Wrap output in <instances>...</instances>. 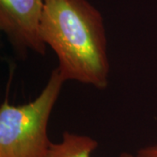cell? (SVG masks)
<instances>
[{
    "label": "cell",
    "mask_w": 157,
    "mask_h": 157,
    "mask_svg": "<svg viewBox=\"0 0 157 157\" xmlns=\"http://www.w3.org/2000/svg\"><path fill=\"white\" fill-rule=\"evenodd\" d=\"M43 42L56 54L65 81L104 90L110 63L103 17L87 0H44L40 23Z\"/></svg>",
    "instance_id": "cell-1"
},
{
    "label": "cell",
    "mask_w": 157,
    "mask_h": 157,
    "mask_svg": "<svg viewBox=\"0 0 157 157\" xmlns=\"http://www.w3.org/2000/svg\"><path fill=\"white\" fill-rule=\"evenodd\" d=\"M63 79L54 68L33 101L0 106V157H45L52 143L48 136L51 113L60 95Z\"/></svg>",
    "instance_id": "cell-2"
},
{
    "label": "cell",
    "mask_w": 157,
    "mask_h": 157,
    "mask_svg": "<svg viewBox=\"0 0 157 157\" xmlns=\"http://www.w3.org/2000/svg\"><path fill=\"white\" fill-rule=\"evenodd\" d=\"M43 10L44 0H0V29L21 56L29 51L45 53L40 34Z\"/></svg>",
    "instance_id": "cell-3"
},
{
    "label": "cell",
    "mask_w": 157,
    "mask_h": 157,
    "mask_svg": "<svg viewBox=\"0 0 157 157\" xmlns=\"http://www.w3.org/2000/svg\"><path fill=\"white\" fill-rule=\"evenodd\" d=\"M98 146V141L91 136L65 131L61 141L52 142L45 157H91Z\"/></svg>",
    "instance_id": "cell-4"
},
{
    "label": "cell",
    "mask_w": 157,
    "mask_h": 157,
    "mask_svg": "<svg viewBox=\"0 0 157 157\" xmlns=\"http://www.w3.org/2000/svg\"><path fill=\"white\" fill-rule=\"evenodd\" d=\"M135 155L136 157H157V143L140 147Z\"/></svg>",
    "instance_id": "cell-5"
},
{
    "label": "cell",
    "mask_w": 157,
    "mask_h": 157,
    "mask_svg": "<svg viewBox=\"0 0 157 157\" xmlns=\"http://www.w3.org/2000/svg\"><path fill=\"white\" fill-rule=\"evenodd\" d=\"M119 157H136V155L131 154V153H128V152H122V153H121Z\"/></svg>",
    "instance_id": "cell-6"
}]
</instances>
